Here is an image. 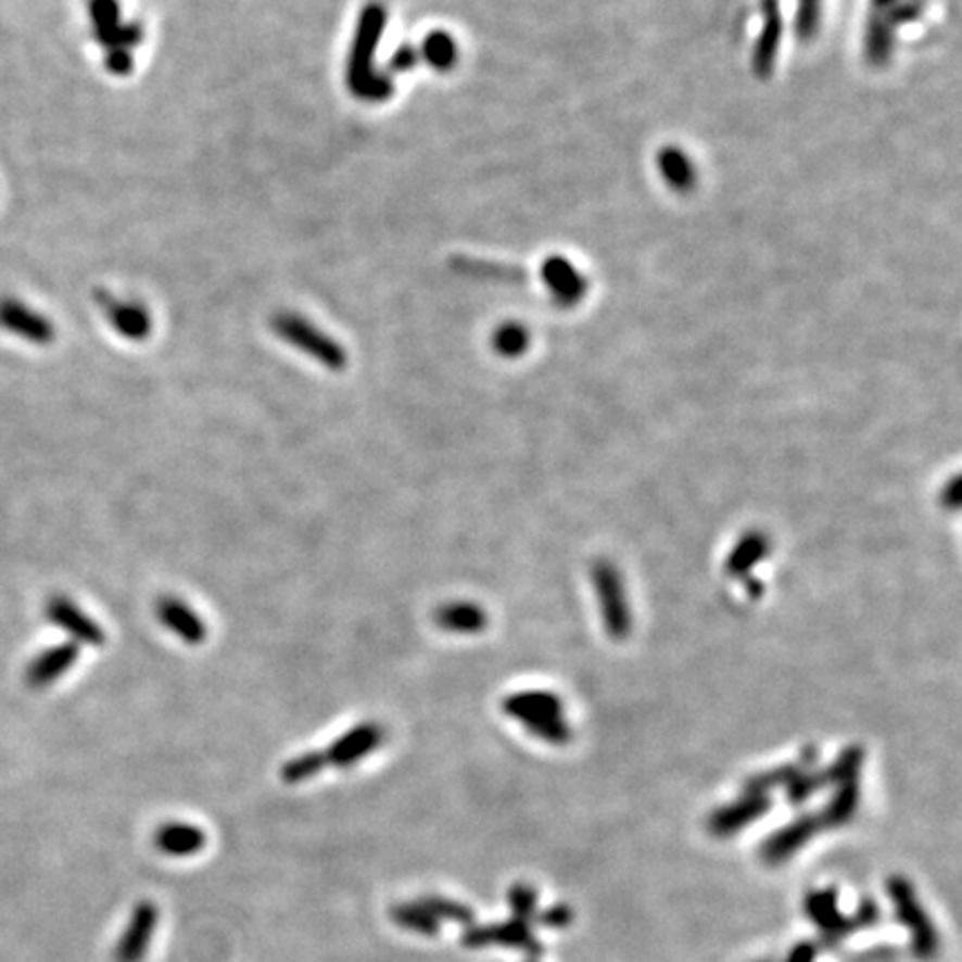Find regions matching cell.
I'll list each match as a JSON object with an SVG mask.
<instances>
[{
  "instance_id": "obj_1",
  "label": "cell",
  "mask_w": 962,
  "mask_h": 962,
  "mask_svg": "<svg viewBox=\"0 0 962 962\" xmlns=\"http://www.w3.org/2000/svg\"><path fill=\"white\" fill-rule=\"evenodd\" d=\"M385 10L379 3H370L359 14V23L355 29L353 48H350L347 56V87L350 92L359 97L362 101L379 103L385 101L392 92H395V83L390 80L388 74L375 72L372 61L375 52L381 40L383 27H385Z\"/></svg>"
},
{
  "instance_id": "obj_2",
  "label": "cell",
  "mask_w": 962,
  "mask_h": 962,
  "mask_svg": "<svg viewBox=\"0 0 962 962\" xmlns=\"http://www.w3.org/2000/svg\"><path fill=\"white\" fill-rule=\"evenodd\" d=\"M273 330L279 339L294 345L301 353L308 355L311 359L319 362L328 370H343L347 366V353L345 347L334 341L330 334L313 326L308 319L294 315V313H279L273 319Z\"/></svg>"
},
{
  "instance_id": "obj_3",
  "label": "cell",
  "mask_w": 962,
  "mask_h": 962,
  "mask_svg": "<svg viewBox=\"0 0 962 962\" xmlns=\"http://www.w3.org/2000/svg\"><path fill=\"white\" fill-rule=\"evenodd\" d=\"M887 894L896 907L898 921L907 927V932L911 934V949L917 958L929 960L938 953L940 947V938L938 932L934 929L932 917L925 913L923 904L917 902L915 891L911 887L909 881H904L902 876H894L887 883Z\"/></svg>"
},
{
  "instance_id": "obj_4",
  "label": "cell",
  "mask_w": 962,
  "mask_h": 962,
  "mask_svg": "<svg viewBox=\"0 0 962 962\" xmlns=\"http://www.w3.org/2000/svg\"><path fill=\"white\" fill-rule=\"evenodd\" d=\"M805 909H807V915L811 917V921L831 940H840L858 929L876 925L878 917H881V909L873 900H862L858 913L851 917H845L838 911V894L834 889H822V891L809 894Z\"/></svg>"
},
{
  "instance_id": "obj_5",
  "label": "cell",
  "mask_w": 962,
  "mask_h": 962,
  "mask_svg": "<svg viewBox=\"0 0 962 962\" xmlns=\"http://www.w3.org/2000/svg\"><path fill=\"white\" fill-rule=\"evenodd\" d=\"M87 14L92 21V36L110 52H129L143 40V29L139 23H121L118 0H87Z\"/></svg>"
},
{
  "instance_id": "obj_6",
  "label": "cell",
  "mask_w": 962,
  "mask_h": 962,
  "mask_svg": "<svg viewBox=\"0 0 962 962\" xmlns=\"http://www.w3.org/2000/svg\"><path fill=\"white\" fill-rule=\"evenodd\" d=\"M0 328L34 345H50L56 337L54 324L16 296H0Z\"/></svg>"
},
{
  "instance_id": "obj_7",
  "label": "cell",
  "mask_w": 962,
  "mask_h": 962,
  "mask_svg": "<svg viewBox=\"0 0 962 962\" xmlns=\"http://www.w3.org/2000/svg\"><path fill=\"white\" fill-rule=\"evenodd\" d=\"M94 301L107 324L129 341H145L152 332L150 313L137 301H125L107 290H97Z\"/></svg>"
},
{
  "instance_id": "obj_8",
  "label": "cell",
  "mask_w": 962,
  "mask_h": 962,
  "mask_svg": "<svg viewBox=\"0 0 962 962\" xmlns=\"http://www.w3.org/2000/svg\"><path fill=\"white\" fill-rule=\"evenodd\" d=\"M383 739L385 729L379 722H362L337 737L324 756L328 764H334L337 769H347L377 751Z\"/></svg>"
},
{
  "instance_id": "obj_9",
  "label": "cell",
  "mask_w": 962,
  "mask_h": 962,
  "mask_svg": "<svg viewBox=\"0 0 962 962\" xmlns=\"http://www.w3.org/2000/svg\"><path fill=\"white\" fill-rule=\"evenodd\" d=\"M46 618L54 626H59L61 631L72 635L74 644H87V646H94V648L105 644L103 629L90 616L83 613V610L65 595H54L48 599Z\"/></svg>"
},
{
  "instance_id": "obj_10",
  "label": "cell",
  "mask_w": 962,
  "mask_h": 962,
  "mask_svg": "<svg viewBox=\"0 0 962 962\" xmlns=\"http://www.w3.org/2000/svg\"><path fill=\"white\" fill-rule=\"evenodd\" d=\"M159 923V909L154 902L143 900L135 907L132 915H129L127 927L116 945L114 958L116 962H143L148 955L152 936L156 932Z\"/></svg>"
},
{
  "instance_id": "obj_11",
  "label": "cell",
  "mask_w": 962,
  "mask_h": 962,
  "mask_svg": "<svg viewBox=\"0 0 962 962\" xmlns=\"http://www.w3.org/2000/svg\"><path fill=\"white\" fill-rule=\"evenodd\" d=\"M461 942L466 947H470V949L497 945V947L521 949V951H529V953H540L542 951V947H540L535 934L531 932L529 923L517 921V917H512V921H506L502 925L468 927L464 932V936H461Z\"/></svg>"
},
{
  "instance_id": "obj_12",
  "label": "cell",
  "mask_w": 962,
  "mask_h": 962,
  "mask_svg": "<svg viewBox=\"0 0 962 962\" xmlns=\"http://www.w3.org/2000/svg\"><path fill=\"white\" fill-rule=\"evenodd\" d=\"M154 613L159 618V622L169 631L177 635L179 640H183L190 646H199L205 642L207 637V626L201 620L199 613L179 597L174 595H163L156 599L154 604Z\"/></svg>"
},
{
  "instance_id": "obj_13",
  "label": "cell",
  "mask_w": 962,
  "mask_h": 962,
  "mask_svg": "<svg viewBox=\"0 0 962 962\" xmlns=\"http://www.w3.org/2000/svg\"><path fill=\"white\" fill-rule=\"evenodd\" d=\"M78 644L65 642L59 646H52L42 650L38 658H34L25 671V682L29 688H46L54 684L63 673H67L76 660H78Z\"/></svg>"
},
{
  "instance_id": "obj_14",
  "label": "cell",
  "mask_w": 962,
  "mask_h": 962,
  "mask_svg": "<svg viewBox=\"0 0 962 962\" xmlns=\"http://www.w3.org/2000/svg\"><path fill=\"white\" fill-rule=\"evenodd\" d=\"M820 826H822L820 820H815V818H805V820L794 822L792 826H786V828L777 831V834H775L771 840H767V843L762 845V858H764V862H769V864H780V862H784V860H789L800 847H805V845L811 840V836L815 834V831H818Z\"/></svg>"
},
{
  "instance_id": "obj_15",
  "label": "cell",
  "mask_w": 962,
  "mask_h": 962,
  "mask_svg": "<svg viewBox=\"0 0 962 962\" xmlns=\"http://www.w3.org/2000/svg\"><path fill=\"white\" fill-rule=\"evenodd\" d=\"M154 845L159 851L172 858H188L205 847L203 828L183 822H169L154 834Z\"/></svg>"
},
{
  "instance_id": "obj_16",
  "label": "cell",
  "mask_w": 962,
  "mask_h": 962,
  "mask_svg": "<svg viewBox=\"0 0 962 962\" xmlns=\"http://www.w3.org/2000/svg\"><path fill=\"white\" fill-rule=\"evenodd\" d=\"M762 10H764V27H762V34L758 40V48H756L754 69L760 78H767L773 69V63H775V52H777L780 34H782V18H780L777 0H764Z\"/></svg>"
},
{
  "instance_id": "obj_17",
  "label": "cell",
  "mask_w": 962,
  "mask_h": 962,
  "mask_svg": "<svg viewBox=\"0 0 962 962\" xmlns=\"http://www.w3.org/2000/svg\"><path fill=\"white\" fill-rule=\"evenodd\" d=\"M769 809V802L762 798H751V800H742L739 805L726 807L720 813L713 815L711 820V831L718 836H729L739 831L742 826L751 824L756 818H760L764 811Z\"/></svg>"
},
{
  "instance_id": "obj_18",
  "label": "cell",
  "mask_w": 962,
  "mask_h": 962,
  "mask_svg": "<svg viewBox=\"0 0 962 962\" xmlns=\"http://www.w3.org/2000/svg\"><path fill=\"white\" fill-rule=\"evenodd\" d=\"M434 622L453 633H477L484 629L486 616L484 610L477 608L474 604L457 602V604H446L436 610Z\"/></svg>"
},
{
  "instance_id": "obj_19",
  "label": "cell",
  "mask_w": 962,
  "mask_h": 962,
  "mask_svg": "<svg viewBox=\"0 0 962 962\" xmlns=\"http://www.w3.org/2000/svg\"><path fill=\"white\" fill-rule=\"evenodd\" d=\"M544 279L550 286V290H555L559 296H564L568 301H575L584 292L582 277L573 270V266H568L564 258H548L546 261Z\"/></svg>"
},
{
  "instance_id": "obj_20",
  "label": "cell",
  "mask_w": 962,
  "mask_h": 962,
  "mask_svg": "<svg viewBox=\"0 0 962 962\" xmlns=\"http://www.w3.org/2000/svg\"><path fill=\"white\" fill-rule=\"evenodd\" d=\"M390 917L402 929L421 934V936H436L440 934V921L432 917L419 902H404L390 909Z\"/></svg>"
},
{
  "instance_id": "obj_21",
  "label": "cell",
  "mask_w": 962,
  "mask_h": 962,
  "mask_svg": "<svg viewBox=\"0 0 962 962\" xmlns=\"http://www.w3.org/2000/svg\"><path fill=\"white\" fill-rule=\"evenodd\" d=\"M419 56H423L434 69L446 72L457 61V46H455V40L451 38V34L432 31L430 36H426L423 46L419 50Z\"/></svg>"
},
{
  "instance_id": "obj_22",
  "label": "cell",
  "mask_w": 962,
  "mask_h": 962,
  "mask_svg": "<svg viewBox=\"0 0 962 962\" xmlns=\"http://www.w3.org/2000/svg\"><path fill=\"white\" fill-rule=\"evenodd\" d=\"M451 264L455 270H459L464 275H472V277H489V279H504V281L523 279V273L512 266L491 264V261H479V258H470V256H455Z\"/></svg>"
},
{
  "instance_id": "obj_23",
  "label": "cell",
  "mask_w": 962,
  "mask_h": 962,
  "mask_svg": "<svg viewBox=\"0 0 962 962\" xmlns=\"http://www.w3.org/2000/svg\"><path fill=\"white\" fill-rule=\"evenodd\" d=\"M326 764H328V762H326L324 751H308V754H301V756L288 760V762L281 767V780H283L286 784H299V782H305V780L315 777L317 773H321V771L326 769Z\"/></svg>"
},
{
  "instance_id": "obj_24",
  "label": "cell",
  "mask_w": 962,
  "mask_h": 962,
  "mask_svg": "<svg viewBox=\"0 0 962 962\" xmlns=\"http://www.w3.org/2000/svg\"><path fill=\"white\" fill-rule=\"evenodd\" d=\"M432 917H446L451 923H459V925H470L472 923V911L470 907L448 900V898H440V896H423L417 900Z\"/></svg>"
},
{
  "instance_id": "obj_25",
  "label": "cell",
  "mask_w": 962,
  "mask_h": 962,
  "mask_svg": "<svg viewBox=\"0 0 962 962\" xmlns=\"http://www.w3.org/2000/svg\"><path fill=\"white\" fill-rule=\"evenodd\" d=\"M508 902L512 909V917L529 923V917H533L535 909H537V891L531 885H523V883L512 885L508 891Z\"/></svg>"
},
{
  "instance_id": "obj_26",
  "label": "cell",
  "mask_w": 962,
  "mask_h": 962,
  "mask_svg": "<svg viewBox=\"0 0 962 962\" xmlns=\"http://www.w3.org/2000/svg\"><path fill=\"white\" fill-rule=\"evenodd\" d=\"M662 169H664V177L669 179L671 186L686 188L691 183V165L684 154H680L675 150H667L662 154Z\"/></svg>"
},
{
  "instance_id": "obj_27",
  "label": "cell",
  "mask_w": 962,
  "mask_h": 962,
  "mask_svg": "<svg viewBox=\"0 0 962 962\" xmlns=\"http://www.w3.org/2000/svg\"><path fill=\"white\" fill-rule=\"evenodd\" d=\"M527 332H523V328L521 326H515V324H508V326H504V328H499L497 332H495V339H493V343H495V347L499 350L502 355H508V357H512V355H519L523 347H527Z\"/></svg>"
},
{
  "instance_id": "obj_28",
  "label": "cell",
  "mask_w": 962,
  "mask_h": 962,
  "mask_svg": "<svg viewBox=\"0 0 962 962\" xmlns=\"http://www.w3.org/2000/svg\"><path fill=\"white\" fill-rule=\"evenodd\" d=\"M419 59H421V56H419V50L404 46V48L397 50L395 56H392V61H390V72H395V74L410 72V69L419 63Z\"/></svg>"
},
{
  "instance_id": "obj_29",
  "label": "cell",
  "mask_w": 962,
  "mask_h": 962,
  "mask_svg": "<svg viewBox=\"0 0 962 962\" xmlns=\"http://www.w3.org/2000/svg\"><path fill=\"white\" fill-rule=\"evenodd\" d=\"M571 921H573V911L568 909V907H555V909H548V911L542 915V923H544L546 927H555V929L566 927Z\"/></svg>"
},
{
  "instance_id": "obj_30",
  "label": "cell",
  "mask_w": 962,
  "mask_h": 962,
  "mask_svg": "<svg viewBox=\"0 0 962 962\" xmlns=\"http://www.w3.org/2000/svg\"><path fill=\"white\" fill-rule=\"evenodd\" d=\"M786 962H815V947L811 942H800Z\"/></svg>"
}]
</instances>
